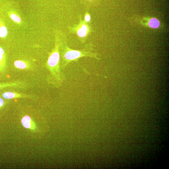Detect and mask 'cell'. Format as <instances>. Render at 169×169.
<instances>
[{
  "instance_id": "obj_1",
  "label": "cell",
  "mask_w": 169,
  "mask_h": 169,
  "mask_svg": "<svg viewBox=\"0 0 169 169\" xmlns=\"http://www.w3.org/2000/svg\"><path fill=\"white\" fill-rule=\"evenodd\" d=\"M84 56L95 57V55L89 51L83 50L78 51L71 50L67 46L64 51L63 57L64 60L63 67L72 61H76L79 58Z\"/></svg>"
},
{
  "instance_id": "obj_2",
  "label": "cell",
  "mask_w": 169,
  "mask_h": 169,
  "mask_svg": "<svg viewBox=\"0 0 169 169\" xmlns=\"http://www.w3.org/2000/svg\"><path fill=\"white\" fill-rule=\"evenodd\" d=\"M59 55L57 51L53 52L50 56L48 61V65L50 69L56 70V71L59 74Z\"/></svg>"
},
{
  "instance_id": "obj_3",
  "label": "cell",
  "mask_w": 169,
  "mask_h": 169,
  "mask_svg": "<svg viewBox=\"0 0 169 169\" xmlns=\"http://www.w3.org/2000/svg\"><path fill=\"white\" fill-rule=\"evenodd\" d=\"M76 31L78 37L80 38L84 39L89 34L90 28L85 22H82L77 27Z\"/></svg>"
},
{
  "instance_id": "obj_4",
  "label": "cell",
  "mask_w": 169,
  "mask_h": 169,
  "mask_svg": "<svg viewBox=\"0 0 169 169\" xmlns=\"http://www.w3.org/2000/svg\"><path fill=\"white\" fill-rule=\"evenodd\" d=\"M21 122L22 125L25 128L31 129H34V125L30 117L28 116L24 117L21 119Z\"/></svg>"
},
{
  "instance_id": "obj_5",
  "label": "cell",
  "mask_w": 169,
  "mask_h": 169,
  "mask_svg": "<svg viewBox=\"0 0 169 169\" xmlns=\"http://www.w3.org/2000/svg\"><path fill=\"white\" fill-rule=\"evenodd\" d=\"M160 23L157 19L155 18H151L149 22V27L153 29H156L160 26Z\"/></svg>"
},
{
  "instance_id": "obj_6",
  "label": "cell",
  "mask_w": 169,
  "mask_h": 169,
  "mask_svg": "<svg viewBox=\"0 0 169 169\" xmlns=\"http://www.w3.org/2000/svg\"><path fill=\"white\" fill-rule=\"evenodd\" d=\"M21 95L11 92H7L3 94V97L6 99H13L21 96Z\"/></svg>"
},
{
  "instance_id": "obj_7",
  "label": "cell",
  "mask_w": 169,
  "mask_h": 169,
  "mask_svg": "<svg viewBox=\"0 0 169 169\" xmlns=\"http://www.w3.org/2000/svg\"><path fill=\"white\" fill-rule=\"evenodd\" d=\"M14 65L17 68L21 69L26 68L27 66L24 62L20 61H17L15 62Z\"/></svg>"
},
{
  "instance_id": "obj_8",
  "label": "cell",
  "mask_w": 169,
  "mask_h": 169,
  "mask_svg": "<svg viewBox=\"0 0 169 169\" xmlns=\"http://www.w3.org/2000/svg\"><path fill=\"white\" fill-rule=\"evenodd\" d=\"M7 34V29L5 27H2L0 28V37L4 38L5 37Z\"/></svg>"
},
{
  "instance_id": "obj_9",
  "label": "cell",
  "mask_w": 169,
  "mask_h": 169,
  "mask_svg": "<svg viewBox=\"0 0 169 169\" xmlns=\"http://www.w3.org/2000/svg\"><path fill=\"white\" fill-rule=\"evenodd\" d=\"M10 17L16 23H19L21 22V20L20 17L15 14H11Z\"/></svg>"
},
{
  "instance_id": "obj_10",
  "label": "cell",
  "mask_w": 169,
  "mask_h": 169,
  "mask_svg": "<svg viewBox=\"0 0 169 169\" xmlns=\"http://www.w3.org/2000/svg\"><path fill=\"white\" fill-rule=\"evenodd\" d=\"M91 16L88 13L86 14L84 17V21L86 22H89L91 20Z\"/></svg>"
},
{
  "instance_id": "obj_11",
  "label": "cell",
  "mask_w": 169,
  "mask_h": 169,
  "mask_svg": "<svg viewBox=\"0 0 169 169\" xmlns=\"http://www.w3.org/2000/svg\"><path fill=\"white\" fill-rule=\"evenodd\" d=\"M4 54V51L2 48L0 47V62H1L2 59L3 55Z\"/></svg>"
},
{
  "instance_id": "obj_12",
  "label": "cell",
  "mask_w": 169,
  "mask_h": 169,
  "mask_svg": "<svg viewBox=\"0 0 169 169\" xmlns=\"http://www.w3.org/2000/svg\"><path fill=\"white\" fill-rule=\"evenodd\" d=\"M4 103L3 100L1 98H0V107L2 106Z\"/></svg>"
},
{
  "instance_id": "obj_13",
  "label": "cell",
  "mask_w": 169,
  "mask_h": 169,
  "mask_svg": "<svg viewBox=\"0 0 169 169\" xmlns=\"http://www.w3.org/2000/svg\"><path fill=\"white\" fill-rule=\"evenodd\" d=\"M4 85H5V84H0V89L2 87H4Z\"/></svg>"
},
{
  "instance_id": "obj_14",
  "label": "cell",
  "mask_w": 169,
  "mask_h": 169,
  "mask_svg": "<svg viewBox=\"0 0 169 169\" xmlns=\"http://www.w3.org/2000/svg\"><path fill=\"white\" fill-rule=\"evenodd\" d=\"M88 1H92V0H88Z\"/></svg>"
}]
</instances>
